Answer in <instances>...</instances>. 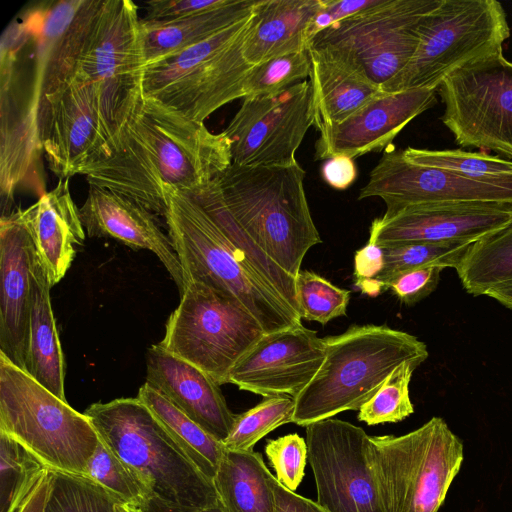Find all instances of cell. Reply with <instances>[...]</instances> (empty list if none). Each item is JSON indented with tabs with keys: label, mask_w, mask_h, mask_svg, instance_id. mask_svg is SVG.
Wrapping results in <instances>:
<instances>
[{
	"label": "cell",
	"mask_w": 512,
	"mask_h": 512,
	"mask_svg": "<svg viewBox=\"0 0 512 512\" xmlns=\"http://www.w3.org/2000/svg\"><path fill=\"white\" fill-rule=\"evenodd\" d=\"M46 470L25 447L0 433V512H15Z\"/></svg>",
	"instance_id": "34"
},
{
	"label": "cell",
	"mask_w": 512,
	"mask_h": 512,
	"mask_svg": "<svg viewBox=\"0 0 512 512\" xmlns=\"http://www.w3.org/2000/svg\"><path fill=\"white\" fill-rule=\"evenodd\" d=\"M83 478L104 489L119 503L142 508L153 498L141 476L101 439L87 463Z\"/></svg>",
	"instance_id": "33"
},
{
	"label": "cell",
	"mask_w": 512,
	"mask_h": 512,
	"mask_svg": "<svg viewBox=\"0 0 512 512\" xmlns=\"http://www.w3.org/2000/svg\"><path fill=\"white\" fill-rule=\"evenodd\" d=\"M0 433L48 470L84 477L100 438L90 419L0 353Z\"/></svg>",
	"instance_id": "8"
},
{
	"label": "cell",
	"mask_w": 512,
	"mask_h": 512,
	"mask_svg": "<svg viewBox=\"0 0 512 512\" xmlns=\"http://www.w3.org/2000/svg\"><path fill=\"white\" fill-rule=\"evenodd\" d=\"M456 271L473 296L512 286V221L470 244Z\"/></svg>",
	"instance_id": "32"
},
{
	"label": "cell",
	"mask_w": 512,
	"mask_h": 512,
	"mask_svg": "<svg viewBox=\"0 0 512 512\" xmlns=\"http://www.w3.org/2000/svg\"><path fill=\"white\" fill-rule=\"evenodd\" d=\"M314 126L312 87L303 80L271 96L244 98L223 131L232 163L289 166L308 129Z\"/></svg>",
	"instance_id": "16"
},
{
	"label": "cell",
	"mask_w": 512,
	"mask_h": 512,
	"mask_svg": "<svg viewBox=\"0 0 512 512\" xmlns=\"http://www.w3.org/2000/svg\"><path fill=\"white\" fill-rule=\"evenodd\" d=\"M84 414L99 438L141 476L153 498L188 509L220 503L213 481L137 397L93 403Z\"/></svg>",
	"instance_id": "7"
},
{
	"label": "cell",
	"mask_w": 512,
	"mask_h": 512,
	"mask_svg": "<svg viewBox=\"0 0 512 512\" xmlns=\"http://www.w3.org/2000/svg\"><path fill=\"white\" fill-rule=\"evenodd\" d=\"M159 345L198 367L219 385L236 362L265 334L233 295L200 281L185 283Z\"/></svg>",
	"instance_id": "12"
},
{
	"label": "cell",
	"mask_w": 512,
	"mask_h": 512,
	"mask_svg": "<svg viewBox=\"0 0 512 512\" xmlns=\"http://www.w3.org/2000/svg\"><path fill=\"white\" fill-rule=\"evenodd\" d=\"M321 174L329 186L344 190L356 180L357 168L354 159L342 155L334 156L324 161Z\"/></svg>",
	"instance_id": "46"
},
{
	"label": "cell",
	"mask_w": 512,
	"mask_h": 512,
	"mask_svg": "<svg viewBox=\"0 0 512 512\" xmlns=\"http://www.w3.org/2000/svg\"><path fill=\"white\" fill-rule=\"evenodd\" d=\"M443 270L440 266H423L404 271L390 279L385 290H391L402 303L412 306L437 288Z\"/></svg>",
	"instance_id": "43"
},
{
	"label": "cell",
	"mask_w": 512,
	"mask_h": 512,
	"mask_svg": "<svg viewBox=\"0 0 512 512\" xmlns=\"http://www.w3.org/2000/svg\"><path fill=\"white\" fill-rule=\"evenodd\" d=\"M137 398L200 472L213 481L226 450L223 442L210 435L147 383L141 386Z\"/></svg>",
	"instance_id": "31"
},
{
	"label": "cell",
	"mask_w": 512,
	"mask_h": 512,
	"mask_svg": "<svg viewBox=\"0 0 512 512\" xmlns=\"http://www.w3.org/2000/svg\"><path fill=\"white\" fill-rule=\"evenodd\" d=\"M325 358L324 338L302 323L265 333L233 366L227 383L263 397H296Z\"/></svg>",
	"instance_id": "19"
},
{
	"label": "cell",
	"mask_w": 512,
	"mask_h": 512,
	"mask_svg": "<svg viewBox=\"0 0 512 512\" xmlns=\"http://www.w3.org/2000/svg\"><path fill=\"white\" fill-rule=\"evenodd\" d=\"M384 268V249L377 243V230L371 224L370 237L365 246L354 255V285L362 293L377 296L381 291L377 278Z\"/></svg>",
	"instance_id": "44"
},
{
	"label": "cell",
	"mask_w": 512,
	"mask_h": 512,
	"mask_svg": "<svg viewBox=\"0 0 512 512\" xmlns=\"http://www.w3.org/2000/svg\"><path fill=\"white\" fill-rule=\"evenodd\" d=\"M79 215L88 236L109 237L134 249L153 252L182 294L184 275L181 263L153 212L125 195L89 185Z\"/></svg>",
	"instance_id": "23"
},
{
	"label": "cell",
	"mask_w": 512,
	"mask_h": 512,
	"mask_svg": "<svg viewBox=\"0 0 512 512\" xmlns=\"http://www.w3.org/2000/svg\"><path fill=\"white\" fill-rule=\"evenodd\" d=\"M252 15L253 11L210 38L146 65L144 97L199 122L225 104L243 98L244 83L254 67L243 54Z\"/></svg>",
	"instance_id": "10"
},
{
	"label": "cell",
	"mask_w": 512,
	"mask_h": 512,
	"mask_svg": "<svg viewBox=\"0 0 512 512\" xmlns=\"http://www.w3.org/2000/svg\"><path fill=\"white\" fill-rule=\"evenodd\" d=\"M384 0H324L323 11L331 24L341 22L380 5Z\"/></svg>",
	"instance_id": "47"
},
{
	"label": "cell",
	"mask_w": 512,
	"mask_h": 512,
	"mask_svg": "<svg viewBox=\"0 0 512 512\" xmlns=\"http://www.w3.org/2000/svg\"><path fill=\"white\" fill-rule=\"evenodd\" d=\"M366 456L385 512H438L464 458L440 417L402 436H369Z\"/></svg>",
	"instance_id": "9"
},
{
	"label": "cell",
	"mask_w": 512,
	"mask_h": 512,
	"mask_svg": "<svg viewBox=\"0 0 512 512\" xmlns=\"http://www.w3.org/2000/svg\"><path fill=\"white\" fill-rule=\"evenodd\" d=\"M305 170L232 163L211 185L253 244L292 277L308 250L322 242L304 189Z\"/></svg>",
	"instance_id": "4"
},
{
	"label": "cell",
	"mask_w": 512,
	"mask_h": 512,
	"mask_svg": "<svg viewBox=\"0 0 512 512\" xmlns=\"http://www.w3.org/2000/svg\"><path fill=\"white\" fill-rule=\"evenodd\" d=\"M229 0H151L145 3L148 21H173L227 4Z\"/></svg>",
	"instance_id": "45"
},
{
	"label": "cell",
	"mask_w": 512,
	"mask_h": 512,
	"mask_svg": "<svg viewBox=\"0 0 512 512\" xmlns=\"http://www.w3.org/2000/svg\"><path fill=\"white\" fill-rule=\"evenodd\" d=\"M231 164L223 131L213 133L204 122L144 97L107 153L81 175L164 217L166 186L194 195Z\"/></svg>",
	"instance_id": "1"
},
{
	"label": "cell",
	"mask_w": 512,
	"mask_h": 512,
	"mask_svg": "<svg viewBox=\"0 0 512 512\" xmlns=\"http://www.w3.org/2000/svg\"><path fill=\"white\" fill-rule=\"evenodd\" d=\"M116 503L119 502L86 478L53 472L45 512H114Z\"/></svg>",
	"instance_id": "41"
},
{
	"label": "cell",
	"mask_w": 512,
	"mask_h": 512,
	"mask_svg": "<svg viewBox=\"0 0 512 512\" xmlns=\"http://www.w3.org/2000/svg\"><path fill=\"white\" fill-rule=\"evenodd\" d=\"M52 480L53 472L46 470L15 512H45Z\"/></svg>",
	"instance_id": "49"
},
{
	"label": "cell",
	"mask_w": 512,
	"mask_h": 512,
	"mask_svg": "<svg viewBox=\"0 0 512 512\" xmlns=\"http://www.w3.org/2000/svg\"><path fill=\"white\" fill-rule=\"evenodd\" d=\"M437 93L440 120L459 146L512 161V62L503 49L453 71Z\"/></svg>",
	"instance_id": "13"
},
{
	"label": "cell",
	"mask_w": 512,
	"mask_h": 512,
	"mask_svg": "<svg viewBox=\"0 0 512 512\" xmlns=\"http://www.w3.org/2000/svg\"><path fill=\"white\" fill-rule=\"evenodd\" d=\"M257 0H229L221 7L173 21L140 19L146 65L194 46L248 17Z\"/></svg>",
	"instance_id": "29"
},
{
	"label": "cell",
	"mask_w": 512,
	"mask_h": 512,
	"mask_svg": "<svg viewBox=\"0 0 512 512\" xmlns=\"http://www.w3.org/2000/svg\"><path fill=\"white\" fill-rule=\"evenodd\" d=\"M295 409L294 397H264L256 406L236 416L233 428L223 442L228 451H253L255 444L276 428L291 423Z\"/></svg>",
	"instance_id": "35"
},
{
	"label": "cell",
	"mask_w": 512,
	"mask_h": 512,
	"mask_svg": "<svg viewBox=\"0 0 512 512\" xmlns=\"http://www.w3.org/2000/svg\"><path fill=\"white\" fill-rule=\"evenodd\" d=\"M141 509L144 512H226L221 503L204 509H188L168 505L156 498H151Z\"/></svg>",
	"instance_id": "50"
},
{
	"label": "cell",
	"mask_w": 512,
	"mask_h": 512,
	"mask_svg": "<svg viewBox=\"0 0 512 512\" xmlns=\"http://www.w3.org/2000/svg\"><path fill=\"white\" fill-rule=\"evenodd\" d=\"M439 0H384L317 34L309 47H326L349 61L374 83L393 79L415 53L420 27Z\"/></svg>",
	"instance_id": "14"
},
{
	"label": "cell",
	"mask_w": 512,
	"mask_h": 512,
	"mask_svg": "<svg viewBox=\"0 0 512 512\" xmlns=\"http://www.w3.org/2000/svg\"><path fill=\"white\" fill-rule=\"evenodd\" d=\"M511 31L496 0H439L424 18L415 53L382 86L386 93L433 89L458 68L503 49Z\"/></svg>",
	"instance_id": "11"
},
{
	"label": "cell",
	"mask_w": 512,
	"mask_h": 512,
	"mask_svg": "<svg viewBox=\"0 0 512 512\" xmlns=\"http://www.w3.org/2000/svg\"><path fill=\"white\" fill-rule=\"evenodd\" d=\"M308 50L270 59L253 67L243 87L244 98H259L278 94L310 76Z\"/></svg>",
	"instance_id": "38"
},
{
	"label": "cell",
	"mask_w": 512,
	"mask_h": 512,
	"mask_svg": "<svg viewBox=\"0 0 512 512\" xmlns=\"http://www.w3.org/2000/svg\"><path fill=\"white\" fill-rule=\"evenodd\" d=\"M512 221V203L430 202L390 219L376 218L381 247L403 244H472Z\"/></svg>",
	"instance_id": "20"
},
{
	"label": "cell",
	"mask_w": 512,
	"mask_h": 512,
	"mask_svg": "<svg viewBox=\"0 0 512 512\" xmlns=\"http://www.w3.org/2000/svg\"><path fill=\"white\" fill-rule=\"evenodd\" d=\"M368 435L329 418L306 427L317 503L327 512H385L366 456Z\"/></svg>",
	"instance_id": "18"
},
{
	"label": "cell",
	"mask_w": 512,
	"mask_h": 512,
	"mask_svg": "<svg viewBox=\"0 0 512 512\" xmlns=\"http://www.w3.org/2000/svg\"><path fill=\"white\" fill-rule=\"evenodd\" d=\"M324 342L320 369L294 397L292 423L299 426L359 410L399 365L422 364L428 357L424 342L385 325H355Z\"/></svg>",
	"instance_id": "5"
},
{
	"label": "cell",
	"mask_w": 512,
	"mask_h": 512,
	"mask_svg": "<svg viewBox=\"0 0 512 512\" xmlns=\"http://www.w3.org/2000/svg\"><path fill=\"white\" fill-rule=\"evenodd\" d=\"M143 74L105 82L69 78L43 98L39 141L49 169L70 179L100 160L142 99Z\"/></svg>",
	"instance_id": "6"
},
{
	"label": "cell",
	"mask_w": 512,
	"mask_h": 512,
	"mask_svg": "<svg viewBox=\"0 0 512 512\" xmlns=\"http://www.w3.org/2000/svg\"><path fill=\"white\" fill-rule=\"evenodd\" d=\"M276 499V512H327L317 502L300 496L273 480Z\"/></svg>",
	"instance_id": "48"
},
{
	"label": "cell",
	"mask_w": 512,
	"mask_h": 512,
	"mask_svg": "<svg viewBox=\"0 0 512 512\" xmlns=\"http://www.w3.org/2000/svg\"><path fill=\"white\" fill-rule=\"evenodd\" d=\"M265 453L276 472L277 481L290 491L300 485L308 459V448L304 438L297 433L270 439Z\"/></svg>",
	"instance_id": "42"
},
{
	"label": "cell",
	"mask_w": 512,
	"mask_h": 512,
	"mask_svg": "<svg viewBox=\"0 0 512 512\" xmlns=\"http://www.w3.org/2000/svg\"><path fill=\"white\" fill-rule=\"evenodd\" d=\"M21 218L52 287L66 275L76 247L85 239L86 231L70 193L69 179H60L36 203L21 209Z\"/></svg>",
	"instance_id": "25"
},
{
	"label": "cell",
	"mask_w": 512,
	"mask_h": 512,
	"mask_svg": "<svg viewBox=\"0 0 512 512\" xmlns=\"http://www.w3.org/2000/svg\"><path fill=\"white\" fill-rule=\"evenodd\" d=\"M403 153L414 164L460 174L483 176L512 172V161L483 151L429 150L407 147Z\"/></svg>",
	"instance_id": "40"
},
{
	"label": "cell",
	"mask_w": 512,
	"mask_h": 512,
	"mask_svg": "<svg viewBox=\"0 0 512 512\" xmlns=\"http://www.w3.org/2000/svg\"><path fill=\"white\" fill-rule=\"evenodd\" d=\"M274 478L260 453L225 450L213 483L226 512H276Z\"/></svg>",
	"instance_id": "30"
},
{
	"label": "cell",
	"mask_w": 512,
	"mask_h": 512,
	"mask_svg": "<svg viewBox=\"0 0 512 512\" xmlns=\"http://www.w3.org/2000/svg\"><path fill=\"white\" fill-rule=\"evenodd\" d=\"M295 285L301 319L325 325L334 318L346 315L350 291L307 270L299 271Z\"/></svg>",
	"instance_id": "39"
},
{
	"label": "cell",
	"mask_w": 512,
	"mask_h": 512,
	"mask_svg": "<svg viewBox=\"0 0 512 512\" xmlns=\"http://www.w3.org/2000/svg\"><path fill=\"white\" fill-rule=\"evenodd\" d=\"M323 0H257L243 43L245 59L259 65L308 50V30Z\"/></svg>",
	"instance_id": "27"
},
{
	"label": "cell",
	"mask_w": 512,
	"mask_h": 512,
	"mask_svg": "<svg viewBox=\"0 0 512 512\" xmlns=\"http://www.w3.org/2000/svg\"><path fill=\"white\" fill-rule=\"evenodd\" d=\"M84 0L42 2L4 30L0 46V182L16 188L39 179V115L61 84L64 38Z\"/></svg>",
	"instance_id": "2"
},
{
	"label": "cell",
	"mask_w": 512,
	"mask_h": 512,
	"mask_svg": "<svg viewBox=\"0 0 512 512\" xmlns=\"http://www.w3.org/2000/svg\"><path fill=\"white\" fill-rule=\"evenodd\" d=\"M436 93L433 89L383 91L343 122L318 129L315 157L355 159L387 149L408 123L435 105Z\"/></svg>",
	"instance_id": "21"
},
{
	"label": "cell",
	"mask_w": 512,
	"mask_h": 512,
	"mask_svg": "<svg viewBox=\"0 0 512 512\" xmlns=\"http://www.w3.org/2000/svg\"><path fill=\"white\" fill-rule=\"evenodd\" d=\"M50 284L37 255L33 266L25 371L66 401L65 360L50 300Z\"/></svg>",
	"instance_id": "28"
},
{
	"label": "cell",
	"mask_w": 512,
	"mask_h": 512,
	"mask_svg": "<svg viewBox=\"0 0 512 512\" xmlns=\"http://www.w3.org/2000/svg\"><path fill=\"white\" fill-rule=\"evenodd\" d=\"M168 236L188 280L236 297L265 333L301 323L295 278L238 246L192 196L164 188Z\"/></svg>",
	"instance_id": "3"
},
{
	"label": "cell",
	"mask_w": 512,
	"mask_h": 512,
	"mask_svg": "<svg viewBox=\"0 0 512 512\" xmlns=\"http://www.w3.org/2000/svg\"><path fill=\"white\" fill-rule=\"evenodd\" d=\"M114 512H144L141 508L134 507L124 503H116Z\"/></svg>",
	"instance_id": "51"
},
{
	"label": "cell",
	"mask_w": 512,
	"mask_h": 512,
	"mask_svg": "<svg viewBox=\"0 0 512 512\" xmlns=\"http://www.w3.org/2000/svg\"><path fill=\"white\" fill-rule=\"evenodd\" d=\"M380 197L390 219L403 209L430 202L512 203V172L474 176L420 166L403 150L387 148L372 169L358 200Z\"/></svg>",
	"instance_id": "17"
},
{
	"label": "cell",
	"mask_w": 512,
	"mask_h": 512,
	"mask_svg": "<svg viewBox=\"0 0 512 512\" xmlns=\"http://www.w3.org/2000/svg\"><path fill=\"white\" fill-rule=\"evenodd\" d=\"M314 126L338 124L383 92L366 74L326 47H309Z\"/></svg>",
	"instance_id": "26"
},
{
	"label": "cell",
	"mask_w": 512,
	"mask_h": 512,
	"mask_svg": "<svg viewBox=\"0 0 512 512\" xmlns=\"http://www.w3.org/2000/svg\"><path fill=\"white\" fill-rule=\"evenodd\" d=\"M146 382L217 440L224 442L235 419L220 385L204 371L159 344L147 351Z\"/></svg>",
	"instance_id": "24"
},
{
	"label": "cell",
	"mask_w": 512,
	"mask_h": 512,
	"mask_svg": "<svg viewBox=\"0 0 512 512\" xmlns=\"http://www.w3.org/2000/svg\"><path fill=\"white\" fill-rule=\"evenodd\" d=\"M419 365L416 362L399 365L375 395L359 409L358 420L373 426L400 422L410 416L414 407L409 395V384Z\"/></svg>",
	"instance_id": "37"
},
{
	"label": "cell",
	"mask_w": 512,
	"mask_h": 512,
	"mask_svg": "<svg viewBox=\"0 0 512 512\" xmlns=\"http://www.w3.org/2000/svg\"><path fill=\"white\" fill-rule=\"evenodd\" d=\"M36 251L21 209L0 219V353L25 371Z\"/></svg>",
	"instance_id": "22"
},
{
	"label": "cell",
	"mask_w": 512,
	"mask_h": 512,
	"mask_svg": "<svg viewBox=\"0 0 512 512\" xmlns=\"http://www.w3.org/2000/svg\"><path fill=\"white\" fill-rule=\"evenodd\" d=\"M470 244H403L384 249V268L377 278L381 291L399 273L423 266L456 269Z\"/></svg>",
	"instance_id": "36"
},
{
	"label": "cell",
	"mask_w": 512,
	"mask_h": 512,
	"mask_svg": "<svg viewBox=\"0 0 512 512\" xmlns=\"http://www.w3.org/2000/svg\"><path fill=\"white\" fill-rule=\"evenodd\" d=\"M70 77L105 82L140 76L146 66L138 7L131 0H84L69 42Z\"/></svg>",
	"instance_id": "15"
}]
</instances>
